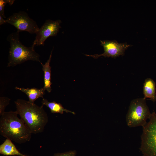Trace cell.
Listing matches in <instances>:
<instances>
[{
    "label": "cell",
    "instance_id": "cell-1",
    "mask_svg": "<svg viewBox=\"0 0 156 156\" xmlns=\"http://www.w3.org/2000/svg\"><path fill=\"white\" fill-rule=\"evenodd\" d=\"M16 111L32 133L43 132L48 122V117L43 108L28 101L18 99L14 101Z\"/></svg>",
    "mask_w": 156,
    "mask_h": 156
},
{
    "label": "cell",
    "instance_id": "cell-2",
    "mask_svg": "<svg viewBox=\"0 0 156 156\" xmlns=\"http://www.w3.org/2000/svg\"><path fill=\"white\" fill-rule=\"evenodd\" d=\"M16 111L5 112L0 118V133L18 144L29 141L32 133Z\"/></svg>",
    "mask_w": 156,
    "mask_h": 156
},
{
    "label": "cell",
    "instance_id": "cell-3",
    "mask_svg": "<svg viewBox=\"0 0 156 156\" xmlns=\"http://www.w3.org/2000/svg\"><path fill=\"white\" fill-rule=\"evenodd\" d=\"M19 32L10 34L7 38L9 42L10 48L8 57L7 67H14L28 60L41 62L40 56L32 46L28 47L21 42L19 38Z\"/></svg>",
    "mask_w": 156,
    "mask_h": 156
},
{
    "label": "cell",
    "instance_id": "cell-4",
    "mask_svg": "<svg viewBox=\"0 0 156 156\" xmlns=\"http://www.w3.org/2000/svg\"><path fill=\"white\" fill-rule=\"evenodd\" d=\"M151 114L145 99L143 98L133 99L130 103L126 116L127 125L130 127H143Z\"/></svg>",
    "mask_w": 156,
    "mask_h": 156
},
{
    "label": "cell",
    "instance_id": "cell-5",
    "mask_svg": "<svg viewBox=\"0 0 156 156\" xmlns=\"http://www.w3.org/2000/svg\"><path fill=\"white\" fill-rule=\"evenodd\" d=\"M143 127L140 150L142 156H156V113L154 111Z\"/></svg>",
    "mask_w": 156,
    "mask_h": 156
},
{
    "label": "cell",
    "instance_id": "cell-6",
    "mask_svg": "<svg viewBox=\"0 0 156 156\" xmlns=\"http://www.w3.org/2000/svg\"><path fill=\"white\" fill-rule=\"evenodd\" d=\"M6 21L7 23L14 26L19 32L25 31L30 34H36L40 29L36 22L24 11L13 13Z\"/></svg>",
    "mask_w": 156,
    "mask_h": 156
},
{
    "label": "cell",
    "instance_id": "cell-7",
    "mask_svg": "<svg viewBox=\"0 0 156 156\" xmlns=\"http://www.w3.org/2000/svg\"><path fill=\"white\" fill-rule=\"evenodd\" d=\"M62 23L60 20L53 21L46 20L44 23L36 34V36L32 46L44 45V42L49 37L56 36L61 28Z\"/></svg>",
    "mask_w": 156,
    "mask_h": 156
},
{
    "label": "cell",
    "instance_id": "cell-8",
    "mask_svg": "<svg viewBox=\"0 0 156 156\" xmlns=\"http://www.w3.org/2000/svg\"><path fill=\"white\" fill-rule=\"evenodd\" d=\"M100 42L101 45L103 47L104 50L103 53L100 55H86L95 59L100 56L115 58L123 55L125 50L131 46L127 43H118L115 40H101Z\"/></svg>",
    "mask_w": 156,
    "mask_h": 156
},
{
    "label": "cell",
    "instance_id": "cell-9",
    "mask_svg": "<svg viewBox=\"0 0 156 156\" xmlns=\"http://www.w3.org/2000/svg\"><path fill=\"white\" fill-rule=\"evenodd\" d=\"M12 141L9 139H6L0 145L1 154L6 156H27L21 153Z\"/></svg>",
    "mask_w": 156,
    "mask_h": 156
},
{
    "label": "cell",
    "instance_id": "cell-10",
    "mask_svg": "<svg viewBox=\"0 0 156 156\" xmlns=\"http://www.w3.org/2000/svg\"><path fill=\"white\" fill-rule=\"evenodd\" d=\"M16 90H19L25 93L27 95L29 99V102L32 104L34 103L35 101L38 98H43V95L45 94V90L43 88L40 89L35 88H19L16 87Z\"/></svg>",
    "mask_w": 156,
    "mask_h": 156
},
{
    "label": "cell",
    "instance_id": "cell-11",
    "mask_svg": "<svg viewBox=\"0 0 156 156\" xmlns=\"http://www.w3.org/2000/svg\"><path fill=\"white\" fill-rule=\"evenodd\" d=\"M53 50L51 52L49 58L44 64H43L40 62L42 66V70L44 74V86L43 88L49 93L51 91V67L50 65L52 57Z\"/></svg>",
    "mask_w": 156,
    "mask_h": 156
},
{
    "label": "cell",
    "instance_id": "cell-12",
    "mask_svg": "<svg viewBox=\"0 0 156 156\" xmlns=\"http://www.w3.org/2000/svg\"><path fill=\"white\" fill-rule=\"evenodd\" d=\"M155 84L154 81L151 78L146 79L144 83L143 93V98H149L153 102L156 101Z\"/></svg>",
    "mask_w": 156,
    "mask_h": 156
},
{
    "label": "cell",
    "instance_id": "cell-13",
    "mask_svg": "<svg viewBox=\"0 0 156 156\" xmlns=\"http://www.w3.org/2000/svg\"><path fill=\"white\" fill-rule=\"evenodd\" d=\"M42 105H45L48 107L52 113L63 114L64 112L70 113L75 114L74 112L64 108L62 105L60 103H56L55 101L49 102L47 99L43 98L42 101Z\"/></svg>",
    "mask_w": 156,
    "mask_h": 156
},
{
    "label": "cell",
    "instance_id": "cell-14",
    "mask_svg": "<svg viewBox=\"0 0 156 156\" xmlns=\"http://www.w3.org/2000/svg\"><path fill=\"white\" fill-rule=\"evenodd\" d=\"M10 99L6 97H0V116H1L5 112L6 107L9 104Z\"/></svg>",
    "mask_w": 156,
    "mask_h": 156
},
{
    "label": "cell",
    "instance_id": "cell-15",
    "mask_svg": "<svg viewBox=\"0 0 156 156\" xmlns=\"http://www.w3.org/2000/svg\"><path fill=\"white\" fill-rule=\"evenodd\" d=\"M9 0H0V16L3 18H5L4 14V7L7 3H8Z\"/></svg>",
    "mask_w": 156,
    "mask_h": 156
},
{
    "label": "cell",
    "instance_id": "cell-16",
    "mask_svg": "<svg viewBox=\"0 0 156 156\" xmlns=\"http://www.w3.org/2000/svg\"><path fill=\"white\" fill-rule=\"evenodd\" d=\"M76 151L71 150L62 153H56L53 156H76Z\"/></svg>",
    "mask_w": 156,
    "mask_h": 156
},
{
    "label": "cell",
    "instance_id": "cell-17",
    "mask_svg": "<svg viewBox=\"0 0 156 156\" xmlns=\"http://www.w3.org/2000/svg\"><path fill=\"white\" fill-rule=\"evenodd\" d=\"M5 23H7L6 20L4 19L3 17L0 16V25H1Z\"/></svg>",
    "mask_w": 156,
    "mask_h": 156
},
{
    "label": "cell",
    "instance_id": "cell-18",
    "mask_svg": "<svg viewBox=\"0 0 156 156\" xmlns=\"http://www.w3.org/2000/svg\"></svg>",
    "mask_w": 156,
    "mask_h": 156
}]
</instances>
